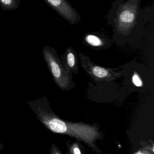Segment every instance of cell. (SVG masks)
Listing matches in <instances>:
<instances>
[{
	"label": "cell",
	"instance_id": "1",
	"mask_svg": "<svg viewBox=\"0 0 154 154\" xmlns=\"http://www.w3.org/2000/svg\"><path fill=\"white\" fill-rule=\"evenodd\" d=\"M36 118L53 134L67 135L74 137L85 143L97 153L101 152L96 142L102 140L104 135L96 126L63 120L54 113L49 105H44L39 109Z\"/></svg>",
	"mask_w": 154,
	"mask_h": 154
},
{
	"label": "cell",
	"instance_id": "2",
	"mask_svg": "<svg viewBox=\"0 0 154 154\" xmlns=\"http://www.w3.org/2000/svg\"><path fill=\"white\" fill-rule=\"evenodd\" d=\"M117 0L114 3L110 10V20L114 21L117 31L121 33L127 34L136 24L138 8L141 0Z\"/></svg>",
	"mask_w": 154,
	"mask_h": 154
},
{
	"label": "cell",
	"instance_id": "3",
	"mask_svg": "<svg viewBox=\"0 0 154 154\" xmlns=\"http://www.w3.org/2000/svg\"><path fill=\"white\" fill-rule=\"evenodd\" d=\"M42 53L43 59L57 86L62 91H69L73 88L75 83L72 81V75H69L65 70L55 50L45 46Z\"/></svg>",
	"mask_w": 154,
	"mask_h": 154
},
{
	"label": "cell",
	"instance_id": "4",
	"mask_svg": "<svg viewBox=\"0 0 154 154\" xmlns=\"http://www.w3.org/2000/svg\"><path fill=\"white\" fill-rule=\"evenodd\" d=\"M81 65L87 73L96 82H110L114 81L121 76L120 72L113 69L106 68L97 66L90 60L88 56L82 53L79 54Z\"/></svg>",
	"mask_w": 154,
	"mask_h": 154
},
{
	"label": "cell",
	"instance_id": "5",
	"mask_svg": "<svg viewBox=\"0 0 154 154\" xmlns=\"http://www.w3.org/2000/svg\"><path fill=\"white\" fill-rule=\"evenodd\" d=\"M71 25L77 24L81 20L77 12L67 0H43Z\"/></svg>",
	"mask_w": 154,
	"mask_h": 154
},
{
	"label": "cell",
	"instance_id": "6",
	"mask_svg": "<svg viewBox=\"0 0 154 154\" xmlns=\"http://www.w3.org/2000/svg\"><path fill=\"white\" fill-rule=\"evenodd\" d=\"M61 61L65 70L69 75L72 73L77 75L78 72V60L77 53L72 48H68L64 54L61 56Z\"/></svg>",
	"mask_w": 154,
	"mask_h": 154
},
{
	"label": "cell",
	"instance_id": "7",
	"mask_svg": "<svg viewBox=\"0 0 154 154\" xmlns=\"http://www.w3.org/2000/svg\"><path fill=\"white\" fill-rule=\"evenodd\" d=\"M68 154H86L83 146L79 140L72 143L68 142L67 143Z\"/></svg>",
	"mask_w": 154,
	"mask_h": 154
},
{
	"label": "cell",
	"instance_id": "8",
	"mask_svg": "<svg viewBox=\"0 0 154 154\" xmlns=\"http://www.w3.org/2000/svg\"><path fill=\"white\" fill-rule=\"evenodd\" d=\"M85 40L88 44L93 47H102L104 45L103 38L95 34H89L86 35Z\"/></svg>",
	"mask_w": 154,
	"mask_h": 154
},
{
	"label": "cell",
	"instance_id": "9",
	"mask_svg": "<svg viewBox=\"0 0 154 154\" xmlns=\"http://www.w3.org/2000/svg\"><path fill=\"white\" fill-rule=\"evenodd\" d=\"M20 0H0V5L4 11H13L19 8Z\"/></svg>",
	"mask_w": 154,
	"mask_h": 154
},
{
	"label": "cell",
	"instance_id": "10",
	"mask_svg": "<svg viewBox=\"0 0 154 154\" xmlns=\"http://www.w3.org/2000/svg\"><path fill=\"white\" fill-rule=\"evenodd\" d=\"M132 81L133 83L137 87H142L143 86V82L137 73H135L132 77Z\"/></svg>",
	"mask_w": 154,
	"mask_h": 154
},
{
	"label": "cell",
	"instance_id": "11",
	"mask_svg": "<svg viewBox=\"0 0 154 154\" xmlns=\"http://www.w3.org/2000/svg\"><path fill=\"white\" fill-rule=\"evenodd\" d=\"M50 154H63L61 151L59 149L58 147L55 145L54 144H52L51 146L50 150Z\"/></svg>",
	"mask_w": 154,
	"mask_h": 154
},
{
	"label": "cell",
	"instance_id": "12",
	"mask_svg": "<svg viewBox=\"0 0 154 154\" xmlns=\"http://www.w3.org/2000/svg\"><path fill=\"white\" fill-rule=\"evenodd\" d=\"M144 154H153V152L152 153L148 150H144L143 151H142Z\"/></svg>",
	"mask_w": 154,
	"mask_h": 154
},
{
	"label": "cell",
	"instance_id": "13",
	"mask_svg": "<svg viewBox=\"0 0 154 154\" xmlns=\"http://www.w3.org/2000/svg\"><path fill=\"white\" fill-rule=\"evenodd\" d=\"M4 148V145L0 142V152L2 151Z\"/></svg>",
	"mask_w": 154,
	"mask_h": 154
},
{
	"label": "cell",
	"instance_id": "14",
	"mask_svg": "<svg viewBox=\"0 0 154 154\" xmlns=\"http://www.w3.org/2000/svg\"><path fill=\"white\" fill-rule=\"evenodd\" d=\"M136 154H144L143 153V152H139L137 153Z\"/></svg>",
	"mask_w": 154,
	"mask_h": 154
},
{
	"label": "cell",
	"instance_id": "15",
	"mask_svg": "<svg viewBox=\"0 0 154 154\" xmlns=\"http://www.w3.org/2000/svg\"><path fill=\"white\" fill-rule=\"evenodd\" d=\"M0 32H1V27H0Z\"/></svg>",
	"mask_w": 154,
	"mask_h": 154
}]
</instances>
